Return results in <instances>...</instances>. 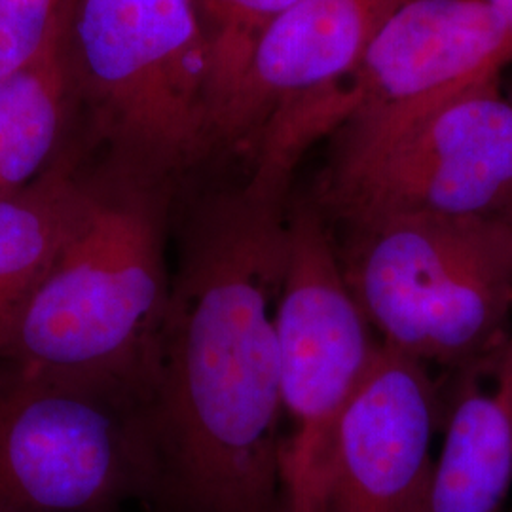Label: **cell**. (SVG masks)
<instances>
[{"mask_svg":"<svg viewBox=\"0 0 512 512\" xmlns=\"http://www.w3.org/2000/svg\"><path fill=\"white\" fill-rule=\"evenodd\" d=\"M289 200L247 184L186 226L148 378L158 512H283L275 304Z\"/></svg>","mask_w":512,"mask_h":512,"instance_id":"cell-1","label":"cell"},{"mask_svg":"<svg viewBox=\"0 0 512 512\" xmlns=\"http://www.w3.org/2000/svg\"><path fill=\"white\" fill-rule=\"evenodd\" d=\"M342 274L384 348L450 372L512 334V211L344 230Z\"/></svg>","mask_w":512,"mask_h":512,"instance_id":"cell-3","label":"cell"},{"mask_svg":"<svg viewBox=\"0 0 512 512\" xmlns=\"http://www.w3.org/2000/svg\"><path fill=\"white\" fill-rule=\"evenodd\" d=\"M511 63L512 35L486 0H403L338 95L336 128L454 92Z\"/></svg>","mask_w":512,"mask_h":512,"instance_id":"cell-10","label":"cell"},{"mask_svg":"<svg viewBox=\"0 0 512 512\" xmlns=\"http://www.w3.org/2000/svg\"><path fill=\"white\" fill-rule=\"evenodd\" d=\"M490 8L494 10L495 16L501 19V23L509 29L512 35V0H486Z\"/></svg>","mask_w":512,"mask_h":512,"instance_id":"cell-16","label":"cell"},{"mask_svg":"<svg viewBox=\"0 0 512 512\" xmlns=\"http://www.w3.org/2000/svg\"><path fill=\"white\" fill-rule=\"evenodd\" d=\"M0 512H8V511H0Z\"/></svg>","mask_w":512,"mask_h":512,"instance_id":"cell-18","label":"cell"},{"mask_svg":"<svg viewBox=\"0 0 512 512\" xmlns=\"http://www.w3.org/2000/svg\"><path fill=\"white\" fill-rule=\"evenodd\" d=\"M71 90L65 44L0 78V196L35 183L63 156Z\"/></svg>","mask_w":512,"mask_h":512,"instance_id":"cell-13","label":"cell"},{"mask_svg":"<svg viewBox=\"0 0 512 512\" xmlns=\"http://www.w3.org/2000/svg\"><path fill=\"white\" fill-rule=\"evenodd\" d=\"M330 137L311 198L330 226L512 211V101L501 74L406 109L351 116Z\"/></svg>","mask_w":512,"mask_h":512,"instance_id":"cell-4","label":"cell"},{"mask_svg":"<svg viewBox=\"0 0 512 512\" xmlns=\"http://www.w3.org/2000/svg\"><path fill=\"white\" fill-rule=\"evenodd\" d=\"M403 0H296L256 46L224 150L251 162L247 186L289 200L308 148L336 129L338 95Z\"/></svg>","mask_w":512,"mask_h":512,"instance_id":"cell-8","label":"cell"},{"mask_svg":"<svg viewBox=\"0 0 512 512\" xmlns=\"http://www.w3.org/2000/svg\"><path fill=\"white\" fill-rule=\"evenodd\" d=\"M509 97H511V101H512V90H511V92H509Z\"/></svg>","mask_w":512,"mask_h":512,"instance_id":"cell-17","label":"cell"},{"mask_svg":"<svg viewBox=\"0 0 512 512\" xmlns=\"http://www.w3.org/2000/svg\"><path fill=\"white\" fill-rule=\"evenodd\" d=\"M164 184L114 169L0 332V366L128 385L147 397L171 293Z\"/></svg>","mask_w":512,"mask_h":512,"instance_id":"cell-2","label":"cell"},{"mask_svg":"<svg viewBox=\"0 0 512 512\" xmlns=\"http://www.w3.org/2000/svg\"><path fill=\"white\" fill-rule=\"evenodd\" d=\"M65 52L116 171L167 186L217 152L192 0H73Z\"/></svg>","mask_w":512,"mask_h":512,"instance_id":"cell-5","label":"cell"},{"mask_svg":"<svg viewBox=\"0 0 512 512\" xmlns=\"http://www.w3.org/2000/svg\"><path fill=\"white\" fill-rule=\"evenodd\" d=\"M440 410L433 370L380 344L336 431L325 512H425Z\"/></svg>","mask_w":512,"mask_h":512,"instance_id":"cell-9","label":"cell"},{"mask_svg":"<svg viewBox=\"0 0 512 512\" xmlns=\"http://www.w3.org/2000/svg\"><path fill=\"white\" fill-rule=\"evenodd\" d=\"M275 332L283 512H325L336 431L380 342L349 293L334 232L313 200L289 205Z\"/></svg>","mask_w":512,"mask_h":512,"instance_id":"cell-6","label":"cell"},{"mask_svg":"<svg viewBox=\"0 0 512 512\" xmlns=\"http://www.w3.org/2000/svg\"><path fill=\"white\" fill-rule=\"evenodd\" d=\"M439 382L442 440L425 512H503L512 488V334Z\"/></svg>","mask_w":512,"mask_h":512,"instance_id":"cell-11","label":"cell"},{"mask_svg":"<svg viewBox=\"0 0 512 512\" xmlns=\"http://www.w3.org/2000/svg\"><path fill=\"white\" fill-rule=\"evenodd\" d=\"M209 57L215 147L224 150L249 65L264 33L296 0H192Z\"/></svg>","mask_w":512,"mask_h":512,"instance_id":"cell-14","label":"cell"},{"mask_svg":"<svg viewBox=\"0 0 512 512\" xmlns=\"http://www.w3.org/2000/svg\"><path fill=\"white\" fill-rule=\"evenodd\" d=\"M73 0H0V78L65 44Z\"/></svg>","mask_w":512,"mask_h":512,"instance_id":"cell-15","label":"cell"},{"mask_svg":"<svg viewBox=\"0 0 512 512\" xmlns=\"http://www.w3.org/2000/svg\"><path fill=\"white\" fill-rule=\"evenodd\" d=\"M154 475L139 389L0 366V511L120 512Z\"/></svg>","mask_w":512,"mask_h":512,"instance_id":"cell-7","label":"cell"},{"mask_svg":"<svg viewBox=\"0 0 512 512\" xmlns=\"http://www.w3.org/2000/svg\"><path fill=\"white\" fill-rule=\"evenodd\" d=\"M92 181L61 156L27 188L0 196V332L84 219Z\"/></svg>","mask_w":512,"mask_h":512,"instance_id":"cell-12","label":"cell"}]
</instances>
